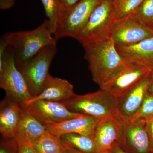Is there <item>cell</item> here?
<instances>
[{
  "mask_svg": "<svg viewBox=\"0 0 153 153\" xmlns=\"http://www.w3.org/2000/svg\"><path fill=\"white\" fill-rule=\"evenodd\" d=\"M61 4L65 10L71 8L81 0H59Z\"/></svg>",
  "mask_w": 153,
  "mask_h": 153,
  "instance_id": "cell-28",
  "label": "cell"
},
{
  "mask_svg": "<svg viewBox=\"0 0 153 153\" xmlns=\"http://www.w3.org/2000/svg\"><path fill=\"white\" fill-rule=\"evenodd\" d=\"M153 36L151 29L130 18L114 21L110 37L116 45H129Z\"/></svg>",
  "mask_w": 153,
  "mask_h": 153,
  "instance_id": "cell-12",
  "label": "cell"
},
{
  "mask_svg": "<svg viewBox=\"0 0 153 153\" xmlns=\"http://www.w3.org/2000/svg\"><path fill=\"white\" fill-rule=\"evenodd\" d=\"M15 0H0V8L7 10L11 8L15 4Z\"/></svg>",
  "mask_w": 153,
  "mask_h": 153,
  "instance_id": "cell-29",
  "label": "cell"
},
{
  "mask_svg": "<svg viewBox=\"0 0 153 153\" xmlns=\"http://www.w3.org/2000/svg\"><path fill=\"white\" fill-rule=\"evenodd\" d=\"M115 1L103 0L93 11L90 19L76 39L82 45L110 37L115 19Z\"/></svg>",
  "mask_w": 153,
  "mask_h": 153,
  "instance_id": "cell-6",
  "label": "cell"
},
{
  "mask_svg": "<svg viewBox=\"0 0 153 153\" xmlns=\"http://www.w3.org/2000/svg\"><path fill=\"white\" fill-rule=\"evenodd\" d=\"M103 0H81L64 11L54 38L56 40L68 37L76 39L84 28L96 8Z\"/></svg>",
  "mask_w": 153,
  "mask_h": 153,
  "instance_id": "cell-7",
  "label": "cell"
},
{
  "mask_svg": "<svg viewBox=\"0 0 153 153\" xmlns=\"http://www.w3.org/2000/svg\"><path fill=\"white\" fill-rule=\"evenodd\" d=\"M144 0L115 1V21L129 18L139 8Z\"/></svg>",
  "mask_w": 153,
  "mask_h": 153,
  "instance_id": "cell-22",
  "label": "cell"
},
{
  "mask_svg": "<svg viewBox=\"0 0 153 153\" xmlns=\"http://www.w3.org/2000/svg\"><path fill=\"white\" fill-rule=\"evenodd\" d=\"M0 87L6 97L23 105L33 98L26 80L16 66L13 48L8 47L0 60Z\"/></svg>",
  "mask_w": 153,
  "mask_h": 153,
  "instance_id": "cell-4",
  "label": "cell"
},
{
  "mask_svg": "<svg viewBox=\"0 0 153 153\" xmlns=\"http://www.w3.org/2000/svg\"><path fill=\"white\" fill-rule=\"evenodd\" d=\"M19 143L16 138L1 140L0 153H18Z\"/></svg>",
  "mask_w": 153,
  "mask_h": 153,
  "instance_id": "cell-25",
  "label": "cell"
},
{
  "mask_svg": "<svg viewBox=\"0 0 153 153\" xmlns=\"http://www.w3.org/2000/svg\"><path fill=\"white\" fill-rule=\"evenodd\" d=\"M146 125L150 139L152 152H153V118L146 122Z\"/></svg>",
  "mask_w": 153,
  "mask_h": 153,
  "instance_id": "cell-27",
  "label": "cell"
},
{
  "mask_svg": "<svg viewBox=\"0 0 153 153\" xmlns=\"http://www.w3.org/2000/svg\"><path fill=\"white\" fill-rule=\"evenodd\" d=\"M151 72L149 67L128 61L120 71L100 88L107 91L117 98L139 83Z\"/></svg>",
  "mask_w": 153,
  "mask_h": 153,
  "instance_id": "cell-8",
  "label": "cell"
},
{
  "mask_svg": "<svg viewBox=\"0 0 153 153\" xmlns=\"http://www.w3.org/2000/svg\"><path fill=\"white\" fill-rule=\"evenodd\" d=\"M123 126V123L115 114L100 119L94 134L98 150L111 149L119 139Z\"/></svg>",
  "mask_w": 153,
  "mask_h": 153,
  "instance_id": "cell-14",
  "label": "cell"
},
{
  "mask_svg": "<svg viewBox=\"0 0 153 153\" xmlns=\"http://www.w3.org/2000/svg\"><path fill=\"white\" fill-rule=\"evenodd\" d=\"M53 36L57 32L65 10L59 0H41Z\"/></svg>",
  "mask_w": 153,
  "mask_h": 153,
  "instance_id": "cell-21",
  "label": "cell"
},
{
  "mask_svg": "<svg viewBox=\"0 0 153 153\" xmlns=\"http://www.w3.org/2000/svg\"><path fill=\"white\" fill-rule=\"evenodd\" d=\"M23 107L22 104L5 97L0 103V133L2 138H15Z\"/></svg>",
  "mask_w": 153,
  "mask_h": 153,
  "instance_id": "cell-15",
  "label": "cell"
},
{
  "mask_svg": "<svg viewBox=\"0 0 153 153\" xmlns=\"http://www.w3.org/2000/svg\"><path fill=\"white\" fill-rule=\"evenodd\" d=\"M72 112L102 118L115 114L117 99L107 91L100 88L83 94L74 95L60 101Z\"/></svg>",
  "mask_w": 153,
  "mask_h": 153,
  "instance_id": "cell-3",
  "label": "cell"
},
{
  "mask_svg": "<svg viewBox=\"0 0 153 153\" xmlns=\"http://www.w3.org/2000/svg\"><path fill=\"white\" fill-rule=\"evenodd\" d=\"M66 148L80 153H97L98 147L94 137L76 133L65 134L60 137Z\"/></svg>",
  "mask_w": 153,
  "mask_h": 153,
  "instance_id": "cell-19",
  "label": "cell"
},
{
  "mask_svg": "<svg viewBox=\"0 0 153 153\" xmlns=\"http://www.w3.org/2000/svg\"><path fill=\"white\" fill-rule=\"evenodd\" d=\"M57 52V44L49 45L30 60L16 66L26 80L33 97L41 93Z\"/></svg>",
  "mask_w": 153,
  "mask_h": 153,
  "instance_id": "cell-5",
  "label": "cell"
},
{
  "mask_svg": "<svg viewBox=\"0 0 153 153\" xmlns=\"http://www.w3.org/2000/svg\"><path fill=\"white\" fill-rule=\"evenodd\" d=\"M114 1H117V0H114Z\"/></svg>",
  "mask_w": 153,
  "mask_h": 153,
  "instance_id": "cell-35",
  "label": "cell"
},
{
  "mask_svg": "<svg viewBox=\"0 0 153 153\" xmlns=\"http://www.w3.org/2000/svg\"><path fill=\"white\" fill-rule=\"evenodd\" d=\"M152 153H153V152H152Z\"/></svg>",
  "mask_w": 153,
  "mask_h": 153,
  "instance_id": "cell-36",
  "label": "cell"
},
{
  "mask_svg": "<svg viewBox=\"0 0 153 153\" xmlns=\"http://www.w3.org/2000/svg\"><path fill=\"white\" fill-rule=\"evenodd\" d=\"M74 94L73 85L66 79L54 77L49 74L41 93L22 105L38 100L62 101Z\"/></svg>",
  "mask_w": 153,
  "mask_h": 153,
  "instance_id": "cell-16",
  "label": "cell"
},
{
  "mask_svg": "<svg viewBox=\"0 0 153 153\" xmlns=\"http://www.w3.org/2000/svg\"><path fill=\"white\" fill-rule=\"evenodd\" d=\"M64 153H80L77 151L74 150L70 148H66V150Z\"/></svg>",
  "mask_w": 153,
  "mask_h": 153,
  "instance_id": "cell-33",
  "label": "cell"
},
{
  "mask_svg": "<svg viewBox=\"0 0 153 153\" xmlns=\"http://www.w3.org/2000/svg\"><path fill=\"white\" fill-rule=\"evenodd\" d=\"M100 119L82 115L59 123L46 126L48 131L59 137L68 133L94 137L96 127Z\"/></svg>",
  "mask_w": 153,
  "mask_h": 153,
  "instance_id": "cell-13",
  "label": "cell"
},
{
  "mask_svg": "<svg viewBox=\"0 0 153 153\" xmlns=\"http://www.w3.org/2000/svg\"><path fill=\"white\" fill-rule=\"evenodd\" d=\"M37 153H64L66 147L60 137L47 131L33 142Z\"/></svg>",
  "mask_w": 153,
  "mask_h": 153,
  "instance_id": "cell-20",
  "label": "cell"
},
{
  "mask_svg": "<svg viewBox=\"0 0 153 153\" xmlns=\"http://www.w3.org/2000/svg\"><path fill=\"white\" fill-rule=\"evenodd\" d=\"M152 79L151 72L139 83L117 98L115 115L122 122L129 120L139 110L148 94Z\"/></svg>",
  "mask_w": 153,
  "mask_h": 153,
  "instance_id": "cell-11",
  "label": "cell"
},
{
  "mask_svg": "<svg viewBox=\"0 0 153 153\" xmlns=\"http://www.w3.org/2000/svg\"><path fill=\"white\" fill-rule=\"evenodd\" d=\"M82 45L92 80L100 88L128 63L118 52L111 37Z\"/></svg>",
  "mask_w": 153,
  "mask_h": 153,
  "instance_id": "cell-1",
  "label": "cell"
},
{
  "mask_svg": "<svg viewBox=\"0 0 153 153\" xmlns=\"http://www.w3.org/2000/svg\"><path fill=\"white\" fill-rule=\"evenodd\" d=\"M129 18L149 27L153 22V0H144Z\"/></svg>",
  "mask_w": 153,
  "mask_h": 153,
  "instance_id": "cell-23",
  "label": "cell"
},
{
  "mask_svg": "<svg viewBox=\"0 0 153 153\" xmlns=\"http://www.w3.org/2000/svg\"><path fill=\"white\" fill-rule=\"evenodd\" d=\"M1 40L13 48L16 66L30 60L45 47L57 44L48 20L33 30L8 32Z\"/></svg>",
  "mask_w": 153,
  "mask_h": 153,
  "instance_id": "cell-2",
  "label": "cell"
},
{
  "mask_svg": "<svg viewBox=\"0 0 153 153\" xmlns=\"http://www.w3.org/2000/svg\"><path fill=\"white\" fill-rule=\"evenodd\" d=\"M148 28H149L150 29H151V30H152L153 32V22L152 23V24H151L149 26V27Z\"/></svg>",
  "mask_w": 153,
  "mask_h": 153,
  "instance_id": "cell-34",
  "label": "cell"
},
{
  "mask_svg": "<svg viewBox=\"0 0 153 153\" xmlns=\"http://www.w3.org/2000/svg\"><path fill=\"white\" fill-rule=\"evenodd\" d=\"M123 123L122 132L117 142L120 146L128 153H152L146 123L137 120Z\"/></svg>",
  "mask_w": 153,
  "mask_h": 153,
  "instance_id": "cell-9",
  "label": "cell"
},
{
  "mask_svg": "<svg viewBox=\"0 0 153 153\" xmlns=\"http://www.w3.org/2000/svg\"><path fill=\"white\" fill-rule=\"evenodd\" d=\"M16 139L19 143L18 153H37L32 141L22 138Z\"/></svg>",
  "mask_w": 153,
  "mask_h": 153,
  "instance_id": "cell-26",
  "label": "cell"
},
{
  "mask_svg": "<svg viewBox=\"0 0 153 153\" xmlns=\"http://www.w3.org/2000/svg\"><path fill=\"white\" fill-rule=\"evenodd\" d=\"M111 149L113 153H128L117 142H116L113 145Z\"/></svg>",
  "mask_w": 153,
  "mask_h": 153,
  "instance_id": "cell-30",
  "label": "cell"
},
{
  "mask_svg": "<svg viewBox=\"0 0 153 153\" xmlns=\"http://www.w3.org/2000/svg\"></svg>",
  "mask_w": 153,
  "mask_h": 153,
  "instance_id": "cell-37",
  "label": "cell"
},
{
  "mask_svg": "<svg viewBox=\"0 0 153 153\" xmlns=\"http://www.w3.org/2000/svg\"><path fill=\"white\" fill-rule=\"evenodd\" d=\"M22 106L45 126L59 123L83 115L70 111L59 101L38 100Z\"/></svg>",
  "mask_w": 153,
  "mask_h": 153,
  "instance_id": "cell-10",
  "label": "cell"
},
{
  "mask_svg": "<svg viewBox=\"0 0 153 153\" xmlns=\"http://www.w3.org/2000/svg\"><path fill=\"white\" fill-rule=\"evenodd\" d=\"M152 79L149 88L148 94L153 96V69L152 70Z\"/></svg>",
  "mask_w": 153,
  "mask_h": 153,
  "instance_id": "cell-31",
  "label": "cell"
},
{
  "mask_svg": "<svg viewBox=\"0 0 153 153\" xmlns=\"http://www.w3.org/2000/svg\"><path fill=\"white\" fill-rule=\"evenodd\" d=\"M153 118V96L148 94L139 110L128 121H140L146 123Z\"/></svg>",
  "mask_w": 153,
  "mask_h": 153,
  "instance_id": "cell-24",
  "label": "cell"
},
{
  "mask_svg": "<svg viewBox=\"0 0 153 153\" xmlns=\"http://www.w3.org/2000/svg\"><path fill=\"white\" fill-rule=\"evenodd\" d=\"M47 131V126L23 108L15 138L26 139L33 142Z\"/></svg>",
  "mask_w": 153,
  "mask_h": 153,
  "instance_id": "cell-18",
  "label": "cell"
},
{
  "mask_svg": "<svg viewBox=\"0 0 153 153\" xmlns=\"http://www.w3.org/2000/svg\"><path fill=\"white\" fill-rule=\"evenodd\" d=\"M124 59L153 68V36L129 45H116Z\"/></svg>",
  "mask_w": 153,
  "mask_h": 153,
  "instance_id": "cell-17",
  "label": "cell"
},
{
  "mask_svg": "<svg viewBox=\"0 0 153 153\" xmlns=\"http://www.w3.org/2000/svg\"><path fill=\"white\" fill-rule=\"evenodd\" d=\"M97 153H113L111 149H102L98 150Z\"/></svg>",
  "mask_w": 153,
  "mask_h": 153,
  "instance_id": "cell-32",
  "label": "cell"
}]
</instances>
